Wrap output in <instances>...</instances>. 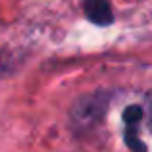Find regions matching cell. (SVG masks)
I'll list each match as a JSON object with an SVG mask.
<instances>
[{
    "instance_id": "obj_2",
    "label": "cell",
    "mask_w": 152,
    "mask_h": 152,
    "mask_svg": "<svg viewBox=\"0 0 152 152\" xmlns=\"http://www.w3.org/2000/svg\"><path fill=\"white\" fill-rule=\"evenodd\" d=\"M145 112L139 104H131L123 112V137L131 152H146V145L141 141V119Z\"/></svg>"
},
{
    "instance_id": "obj_1",
    "label": "cell",
    "mask_w": 152,
    "mask_h": 152,
    "mask_svg": "<svg viewBox=\"0 0 152 152\" xmlns=\"http://www.w3.org/2000/svg\"><path fill=\"white\" fill-rule=\"evenodd\" d=\"M108 102H110V94L106 93H93L83 96L73 108V125L79 129H89L96 125L106 112Z\"/></svg>"
},
{
    "instance_id": "obj_4",
    "label": "cell",
    "mask_w": 152,
    "mask_h": 152,
    "mask_svg": "<svg viewBox=\"0 0 152 152\" xmlns=\"http://www.w3.org/2000/svg\"><path fill=\"white\" fill-rule=\"evenodd\" d=\"M145 118H146V125H148L150 133H152V91L146 94V106H145Z\"/></svg>"
},
{
    "instance_id": "obj_3",
    "label": "cell",
    "mask_w": 152,
    "mask_h": 152,
    "mask_svg": "<svg viewBox=\"0 0 152 152\" xmlns=\"http://www.w3.org/2000/svg\"><path fill=\"white\" fill-rule=\"evenodd\" d=\"M83 10H85L89 21H93L94 25L106 27L114 23V12H112V4L108 0H85Z\"/></svg>"
}]
</instances>
